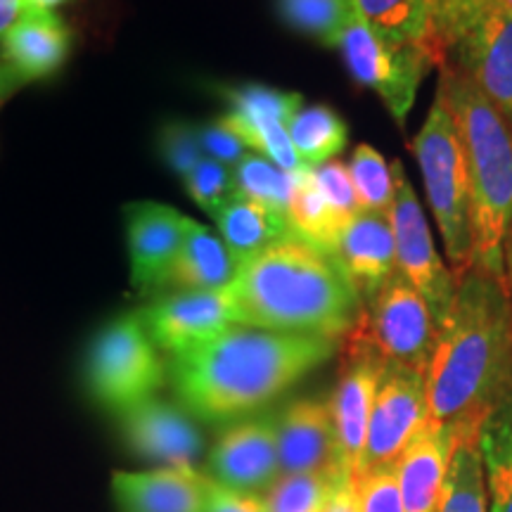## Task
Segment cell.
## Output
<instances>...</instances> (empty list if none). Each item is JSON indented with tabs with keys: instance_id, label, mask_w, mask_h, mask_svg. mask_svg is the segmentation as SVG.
Segmentation results:
<instances>
[{
	"instance_id": "obj_1",
	"label": "cell",
	"mask_w": 512,
	"mask_h": 512,
	"mask_svg": "<svg viewBox=\"0 0 512 512\" xmlns=\"http://www.w3.org/2000/svg\"><path fill=\"white\" fill-rule=\"evenodd\" d=\"M427 418L453 430H482L512 394L510 285L472 266L437 328L425 370Z\"/></svg>"
},
{
	"instance_id": "obj_2",
	"label": "cell",
	"mask_w": 512,
	"mask_h": 512,
	"mask_svg": "<svg viewBox=\"0 0 512 512\" xmlns=\"http://www.w3.org/2000/svg\"><path fill=\"white\" fill-rule=\"evenodd\" d=\"M337 351V339L233 325L171 358L169 380L181 406L204 422L252 415L283 396Z\"/></svg>"
},
{
	"instance_id": "obj_3",
	"label": "cell",
	"mask_w": 512,
	"mask_h": 512,
	"mask_svg": "<svg viewBox=\"0 0 512 512\" xmlns=\"http://www.w3.org/2000/svg\"><path fill=\"white\" fill-rule=\"evenodd\" d=\"M247 328L342 339L361 313V294L335 256L285 238L242 261L228 285Z\"/></svg>"
},
{
	"instance_id": "obj_4",
	"label": "cell",
	"mask_w": 512,
	"mask_h": 512,
	"mask_svg": "<svg viewBox=\"0 0 512 512\" xmlns=\"http://www.w3.org/2000/svg\"><path fill=\"white\" fill-rule=\"evenodd\" d=\"M437 98L456 124L472 200L475 266L508 283L505 238L512 221V128L453 64L439 67Z\"/></svg>"
},
{
	"instance_id": "obj_5",
	"label": "cell",
	"mask_w": 512,
	"mask_h": 512,
	"mask_svg": "<svg viewBox=\"0 0 512 512\" xmlns=\"http://www.w3.org/2000/svg\"><path fill=\"white\" fill-rule=\"evenodd\" d=\"M427 3L437 69H460L512 128V10L503 0Z\"/></svg>"
},
{
	"instance_id": "obj_6",
	"label": "cell",
	"mask_w": 512,
	"mask_h": 512,
	"mask_svg": "<svg viewBox=\"0 0 512 512\" xmlns=\"http://www.w3.org/2000/svg\"><path fill=\"white\" fill-rule=\"evenodd\" d=\"M411 150L439 226L448 268L458 280L475 266L472 200L456 124L439 98H434L420 133L411 140Z\"/></svg>"
},
{
	"instance_id": "obj_7",
	"label": "cell",
	"mask_w": 512,
	"mask_h": 512,
	"mask_svg": "<svg viewBox=\"0 0 512 512\" xmlns=\"http://www.w3.org/2000/svg\"><path fill=\"white\" fill-rule=\"evenodd\" d=\"M83 380L95 403L119 415L155 399L166 366L138 313H124L95 332L83 361Z\"/></svg>"
},
{
	"instance_id": "obj_8",
	"label": "cell",
	"mask_w": 512,
	"mask_h": 512,
	"mask_svg": "<svg viewBox=\"0 0 512 512\" xmlns=\"http://www.w3.org/2000/svg\"><path fill=\"white\" fill-rule=\"evenodd\" d=\"M437 325L422 294L399 271L363 299L354 328L342 344L373 354L382 366L427 370Z\"/></svg>"
},
{
	"instance_id": "obj_9",
	"label": "cell",
	"mask_w": 512,
	"mask_h": 512,
	"mask_svg": "<svg viewBox=\"0 0 512 512\" xmlns=\"http://www.w3.org/2000/svg\"><path fill=\"white\" fill-rule=\"evenodd\" d=\"M337 48L354 81L382 100L396 124L406 126L420 83L434 69L432 57L422 48L392 46L382 41L358 15L351 19Z\"/></svg>"
},
{
	"instance_id": "obj_10",
	"label": "cell",
	"mask_w": 512,
	"mask_h": 512,
	"mask_svg": "<svg viewBox=\"0 0 512 512\" xmlns=\"http://www.w3.org/2000/svg\"><path fill=\"white\" fill-rule=\"evenodd\" d=\"M392 176L394 202L387 211V219L394 233L396 271L422 294V299L430 306L434 325L439 328L448 306H451L453 294H456L458 280L453 278L451 268L434 249L425 209H422L401 162H392Z\"/></svg>"
},
{
	"instance_id": "obj_11",
	"label": "cell",
	"mask_w": 512,
	"mask_h": 512,
	"mask_svg": "<svg viewBox=\"0 0 512 512\" xmlns=\"http://www.w3.org/2000/svg\"><path fill=\"white\" fill-rule=\"evenodd\" d=\"M221 95L228 112L219 121L242 145L256 150L287 174L304 169L287 133L290 119L304 107L302 95L256 86V83L223 88Z\"/></svg>"
},
{
	"instance_id": "obj_12",
	"label": "cell",
	"mask_w": 512,
	"mask_h": 512,
	"mask_svg": "<svg viewBox=\"0 0 512 512\" xmlns=\"http://www.w3.org/2000/svg\"><path fill=\"white\" fill-rule=\"evenodd\" d=\"M155 347L171 358L219 337L238 323L233 297L223 290H185L138 311Z\"/></svg>"
},
{
	"instance_id": "obj_13",
	"label": "cell",
	"mask_w": 512,
	"mask_h": 512,
	"mask_svg": "<svg viewBox=\"0 0 512 512\" xmlns=\"http://www.w3.org/2000/svg\"><path fill=\"white\" fill-rule=\"evenodd\" d=\"M427 422L425 370L382 366L373 411H370L363 467L396 463L413 434ZM358 470V472H361Z\"/></svg>"
},
{
	"instance_id": "obj_14",
	"label": "cell",
	"mask_w": 512,
	"mask_h": 512,
	"mask_svg": "<svg viewBox=\"0 0 512 512\" xmlns=\"http://www.w3.org/2000/svg\"><path fill=\"white\" fill-rule=\"evenodd\" d=\"M209 472L219 486L259 494L280 477L278 415H259L228 427L209 453Z\"/></svg>"
},
{
	"instance_id": "obj_15",
	"label": "cell",
	"mask_w": 512,
	"mask_h": 512,
	"mask_svg": "<svg viewBox=\"0 0 512 512\" xmlns=\"http://www.w3.org/2000/svg\"><path fill=\"white\" fill-rule=\"evenodd\" d=\"M382 363L368 351L342 344V368L330 399L332 425L339 451V463L351 477L361 470L366 451L370 411L377 384H380Z\"/></svg>"
},
{
	"instance_id": "obj_16",
	"label": "cell",
	"mask_w": 512,
	"mask_h": 512,
	"mask_svg": "<svg viewBox=\"0 0 512 512\" xmlns=\"http://www.w3.org/2000/svg\"><path fill=\"white\" fill-rule=\"evenodd\" d=\"M124 216L133 287L143 294L162 290L190 219L157 202L128 204Z\"/></svg>"
},
{
	"instance_id": "obj_17",
	"label": "cell",
	"mask_w": 512,
	"mask_h": 512,
	"mask_svg": "<svg viewBox=\"0 0 512 512\" xmlns=\"http://www.w3.org/2000/svg\"><path fill=\"white\" fill-rule=\"evenodd\" d=\"M121 432L138 456L164 467H195L204 451L192 415L157 396L121 413Z\"/></svg>"
},
{
	"instance_id": "obj_18",
	"label": "cell",
	"mask_w": 512,
	"mask_h": 512,
	"mask_svg": "<svg viewBox=\"0 0 512 512\" xmlns=\"http://www.w3.org/2000/svg\"><path fill=\"white\" fill-rule=\"evenodd\" d=\"M280 475H339L330 401L297 399L278 415Z\"/></svg>"
},
{
	"instance_id": "obj_19",
	"label": "cell",
	"mask_w": 512,
	"mask_h": 512,
	"mask_svg": "<svg viewBox=\"0 0 512 512\" xmlns=\"http://www.w3.org/2000/svg\"><path fill=\"white\" fill-rule=\"evenodd\" d=\"M216 482L195 467H159L152 472H114L117 512H209Z\"/></svg>"
},
{
	"instance_id": "obj_20",
	"label": "cell",
	"mask_w": 512,
	"mask_h": 512,
	"mask_svg": "<svg viewBox=\"0 0 512 512\" xmlns=\"http://www.w3.org/2000/svg\"><path fill=\"white\" fill-rule=\"evenodd\" d=\"M453 427L427 418L396 458V477L406 512H437L451 463Z\"/></svg>"
},
{
	"instance_id": "obj_21",
	"label": "cell",
	"mask_w": 512,
	"mask_h": 512,
	"mask_svg": "<svg viewBox=\"0 0 512 512\" xmlns=\"http://www.w3.org/2000/svg\"><path fill=\"white\" fill-rule=\"evenodd\" d=\"M69 50V27L48 10H31L0 36V62L19 83L53 76L67 62Z\"/></svg>"
},
{
	"instance_id": "obj_22",
	"label": "cell",
	"mask_w": 512,
	"mask_h": 512,
	"mask_svg": "<svg viewBox=\"0 0 512 512\" xmlns=\"http://www.w3.org/2000/svg\"><path fill=\"white\" fill-rule=\"evenodd\" d=\"M337 264L361 299H368L396 271L394 233L384 214H356L339 235Z\"/></svg>"
},
{
	"instance_id": "obj_23",
	"label": "cell",
	"mask_w": 512,
	"mask_h": 512,
	"mask_svg": "<svg viewBox=\"0 0 512 512\" xmlns=\"http://www.w3.org/2000/svg\"><path fill=\"white\" fill-rule=\"evenodd\" d=\"M235 271L238 264L219 235L190 219L176 261L166 273L164 287H174L178 292L223 290L233 283Z\"/></svg>"
},
{
	"instance_id": "obj_24",
	"label": "cell",
	"mask_w": 512,
	"mask_h": 512,
	"mask_svg": "<svg viewBox=\"0 0 512 512\" xmlns=\"http://www.w3.org/2000/svg\"><path fill=\"white\" fill-rule=\"evenodd\" d=\"M219 226L223 245L228 247L235 264L252 259L261 249L275 245V242L294 238L290 223L283 211L264 207L242 197H235L214 214Z\"/></svg>"
},
{
	"instance_id": "obj_25",
	"label": "cell",
	"mask_w": 512,
	"mask_h": 512,
	"mask_svg": "<svg viewBox=\"0 0 512 512\" xmlns=\"http://www.w3.org/2000/svg\"><path fill=\"white\" fill-rule=\"evenodd\" d=\"M356 15L368 29L392 46L422 48L432 57V19L427 0H354Z\"/></svg>"
},
{
	"instance_id": "obj_26",
	"label": "cell",
	"mask_w": 512,
	"mask_h": 512,
	"mask_svg": "<svg viewBox=\"0 0 512 512\" xmlns=\"http://www.w3.org/2000/svg\"><path fill=\"white\" fill-rule=\"evenodd\" d=\"M287 223H290L294 238L304 240L306 245L320 249V252L335 256L339 235L344 223L330 209L325 197L320 195L311 166H304L294 174V188L290 204H287Z\"/></svg>"
},
{
	"instance_id": "obj_27",
	"label": "cell",
	"mask_w": 512,
	"mask_h": 512,
	"mask_svg": "<svg viewBox=\"0 0 512 512\" xmlns=\"http://www.w3.org/2000/svg\"><path fill=\"white\" fill-rule=\"evenodd\" d=\"M453 432H456V439H453L451 463H448L437 512H489L484 463L482 451H479L482 430Z\"/></svg>"
},
{
	"instance_id": "obj_28",
	"label": "cell",
	"mask_w": 512,
	"mask_h": 512,
	"mask_svg": "<svg viewBox=\"0 0 512 512\" xmlns=\"http://www.w3.org/2000/svg\"><path fill=\"white\" fill-rule=\"evenodd\" d=\"M489 512H512V394L479 432Z\"/></svg>"
},
{
	"instance_id": "obj_29",
	"label": "cell",
	"mask_w": 512,
	"mask_h": 512,
	"mask_svg": "<svg viewBox=\"0 0 512 512\" xmlns=\"http://www.w3.org/2000/svg\"><path fill=\"white\" fill-rule=\"evenodd\" d=\"M292 147L304 166H316L335 159L349 143V128L328 105L302 107L287 124Z\"/></svg>"
},
{
	"instance_id": "obj_30",
	"label": "cell",
	"mask_w": 512,
	"mask_h": 512,
	"mask_svg": "<svg viewBox=\"0 0 512 512\" xmlns=\"http://www.w3.org/2000/svg\"><path fill=\"white\" fill-rule=\"evenodd\" d=\"M278 12L292 31L337 48L356 17V5L354 0H278Z\"/></svg>"
},
{
	"instance_id": "obj_31",
	"label": "cell",
	"mask_w": 512,
	"mask_h": 512,
	"mask_svg": "<svg viewBox=\"0 0 512 512\" xmlns=\"http://www.w3.org/2000/svg\"><path fill=\"white\" fill-rule=\"evenodd\" d=\"M349 176L354 183L358 209L363 214H384L394 202V176L392 164H387L373 145L361 143L351 155Z\"/></svg>"
},
{
	"instance_id": "obj_32",
	"label": "cell",
	"mask_w": 512,
	"mask_h": 512,
	"mask_svg": "<svg viewBox=\"0 0 512 512\" xmlns=\"http://www.w3.org/2000/svg\"><path fill=\"white\" fill-rule=\"evenodd\" d=\"M233 178L235 195L242 200L264 204V207L278 209L283 214L287 211L294 188V174H287L261 155H245L238 166H233Z\"/></svg>"
},
{
	"instance_id": "obj_33",
	"label": "cell",
	"mask_w": 512,
	"mask_h": 512,
	"mask_svg": "<svg viewBox=\"0 0 512 512\" xmlns=\"http://www.w3.org/2000/svg\"><path fill=\"white\" fill-rule=\"evenodd\" d=\"M335 479L337 475H280L266 491V512H323Z\"/></svg>"
},
{
	"instance_id": "obj_34",
	"label": "cell",
	"mask_w": 512,
	"mask_h": 512,
	"mask_svg": "<svg viewBox=\"0 0 512 512\" xmlns=\"http://www.w3.org/2000/svg\"><path fill=\"white\" fill-rule=\"evenodd\" d=\"M358 512H406L396 477V463L363 467L354 475Z\"/></svg>"
},
{
	"instance_id": "obj_35",
	"label": "cell",
	"mask_w": 512,
	"mask_h": 512,
	"mask_svg": "<svg viewBox=\"0 0 512 512\" xmlns=\"http://www.w3.org/2000/svg\"><path fill=\"white\" fill-rule=\"evenodd\" d=\"M185 190L192 197V202L197 207L209 211L211 216L219 211L223 204L235 200V178L233 169L214 159L204 157L195 169L190 171V176L185 178Z\"/></svg>"
},
{
	"instance_id": "obj_36",
	"label": "cell",
	"mask_w": 512,
	"mask_h": 512,
	"mask_svg": "<svg viewBox=\"0 0 512 512\" xmlns=\"http://www.w3.org/2000/svg\"><path fill=\"white\" fill-rule=\"evenodd\" d=\"M157 150L162 162L169 166V171H174L183 181L204 159L200 138H197V126L188 124V121L164 124L157 138Z\"/></svg>"
},
{
	"instance_id": "obj_37",
	"label": "cell",
	"mask_w": 512,
	"mask_h": 512,
	"mask_svg": "<svg viewBox=\"0 0 512 512\" xmlns=\"http://www.w3.org/2000/svg\"><path fill=\"white\" fill-rule=\"evenodd\" d=\"M313 178H316L320 195L325 197V202L330 204V209L335 211L344 226H347L356 214H361L347 164L339 162V159H330V162L313 169Z\"/></svg>"
},
{
	"instance_id": "obj_38",
	"label": "cell",
	"mask_w": 512,
	"mask_h": 512,
	"mask_svg": "<svg viewBox=\"0 0 512 512\" xmlns=\"http://www.w3.org/2000/svg\"><path fill=\"white\" fill-rule=\"evenodd\" d=\"M197 138H200L204 155L214 159V162H221L226 166H238L247 155V147L242 145L219 119L197 126Z\"/></svg>"
},
{
	"instance_id": "obj_39",
	"label": "cell",
	"mask_w": 512,
	"mask_h": 512,
	"mask_svg": "<svg viewBox=\"0 0 512 512\" xmlns=\"http://www.w3.org/2000/svg\"><path fill=\"white\" fill-rule=\"evenodd\" d=\"M209 512H266V503L259 494H240L216 484Z\"/></svg>"
},
{
	"instance_id": "obj_40",
	"label": "cell",
	"mask_w": 512,
	"mask_h": 512,
	"mask_svg": "<svg viewBox=\"0 0 512 512\" xmlns=\"http://www.w3.org/2000/svg\"><path fill=\"white\" fill-rule=\"evenodd\" d=\"M323 512H358L354 477H351V472H339L335 484H332L330 498L328 503H325Z\"/></svg>"
},
{
	"instance_id": "obj_41",
	"label": "cell",
	"mask_w": 512,
	"mask_h": 512,
	"mask_svg": "<svg viewBox=\"0 0 512 512\" xmlns=\"http://www.w3.org/2000/svg\"><path fill=\"white\" fill-rule=\"evenodd\" d=\"M31 8L27 0H0V36L10 31L24 15H29Z\"/></svg>"
},
{
	"instance_id": "obj_42",
	"label": "cell",
	"mask_w": 512,
	"mask_h": 512,
	"mask_svg": "<svg viewBox=\"0 0 512 512\" xmlns=\"http://www.w3.org/2000/svg\"><path fill=\"white\" fill-rule=\"evenodd\" d=\"M505 273H508V285L512 292V221L508 228V238H505Z\"/></svg>"
},
{
	"instance_id": "obj_43",
	"label": "cell",
	"mask_w": 512,
	"mask_h": 512,
	"mask_svg": "<svg viewBox=\"0 0 512 512\" xmlns=\"http://www.w3.org/2000/svg\"><path fill=\"white\" fill-rule=\"evenodd\" d=\"M29 3V8L31 10H55L57 5H62V3H67V0H27Z\"/></svg>"
},
{
	"instance_id": "obj_44",
	"label": "cell",
	"mask_w": 512,
	"mask_h": 512,
	"mask_svg": "<svg viewBox=\"0 0 512 512\" xmlns=\"http://www.w3.org/2000/svg\"><path fill=\"white\" fill-rule=\"evenodd\" d=\"M503 3H505V5H508V8L512 10V0H503Z\"/></svg>"
}]
</instances>
